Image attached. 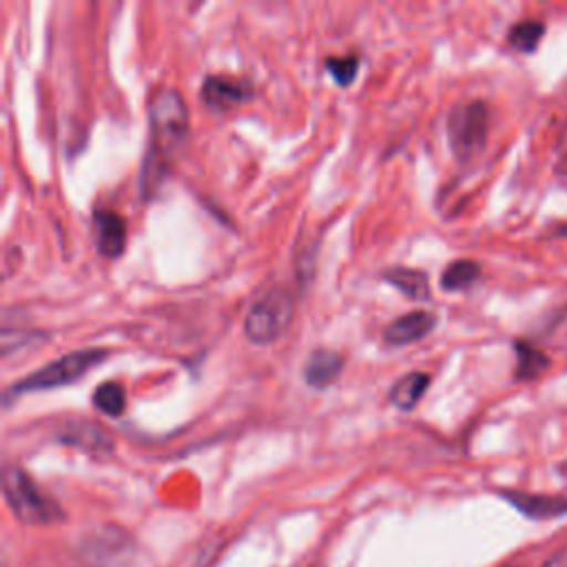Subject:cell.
Here are the masks:
<instances>
[{
	"instance_id": "obj_1",
	"label": "cell",
	"mask_w": 567,
	"mask_h": 567,
	"mask_svg": "<svg viewBox=\"0 0 567 567\" xmlns=\"http://www.w3.org/2000/svg\"><path fill=\"white\" fill-rule=\"evenodd\" d=\"M2 494L11 514L24 525H53L64 518L60 505L47 496L20 465L4 467Z\"/></svg>"
},
{
	"instance_id": "obj_2",
	"label": "cell",
	"mask_w": 567,
	"mask_h": 567,
	"mask_svg": "<svg viewBox=\"0 0 567 567\" xmlns=\"http://www.w3.org/2000/svg\"><path fill=\"white\" fill-rule=\"evenodd\" d=\"M106 357H109L106 350H100V348L66 352L60 359H53V361L44 363L42 368L33 370L29 377H24V379L16 381L13 385H9L7 392H4V401H9V396H18V394H24V392L53 390V388H62V385L75 383L78 379L84 377V372L95 368Z\"/></svg>"
},
{
	"instance_id": "obj_3",
	"label": "cell",
	"mask_w": 567,
	"mask_h": 567,
	"mask_svg": "<svg viewBox=\"0 0 567 567\" xmlns=\"http://www.w3.org/2000/svg\"><path fill=\"white\" fill-rule=\"evenodd\" d=\"M292 315H295L292 295L286 288L275 286L252 303V308L244 319V332L248 341L257 346L272 343L288 330Z\"/></svg>"
},
{
	"instance_id": "obj_4",
	"label": "cell",
	"mask_w": 567,
	"mask_h": 567,
	"mask_svg": "<svg viewBox=\"0 0 567 567\" xmlns=\"http://www.w3.org/2000/svg\"><path fill=\"white\" fill-rule=\"evenodd\" d=\"M151 151L164 155L175 148L188 131V109L177 89H159L148 102Z\"/></svg>"
},
{
	"instance_id": "obj_5",
	"label": "cell",
	"mask_w": 567,
	"mask_h": 567,
	"mask_svg": "<svg viewBox=\"0 0 567 567\" xmlns=\"http://www.w3.org/2000/svg\"><path fill=\"white\" fill-rule=\"evenodd\" d=\"M489 113L487 106L481 100H470L463 104H456L445 124L447 142L458 162L474 159L487 142V126Z\"/></svg>"
},
{
	"instance_id": "obj_6",
	"label": "cell",
	"mask_w": 567,
	"mask_h": 567,
	"mask_svg": "<svg viewBox=\"0 0 567 567\" xmlns=\"http://www.w3.org/2000/svg\"><path fill=\"white\" fill-rule=\"evenodd\" d=\"M58 439L71 447L86 452L93 458H106L113 454V436L93 421L73 419L62 425Z\"/></svg>"
},
{
	"instance_id": "obj_7",
	"label": "cell",
	"mask_w": 567,
	"mask_h": 567,
	"mask_svg": "<svg viewBox=\"0 0 567 567\" xmlns=\"http://www.w3.org/2000/svg\"><path fill=\"white\" fill-rule=\"evenodd\" d=\"M250 95L252 91L246 80L228 75H208L202 84V100L217 111H228L237 104H244L250 100Z\"/></svg>"
},
{
	"instance_id": "obj_8",
	"label": "cell",
	"mask_w": 567,
	"mask_h": 567,
	"mask_svg": "<svg viewBox=\"0 0 567 567\" xmlns=\"http://www.w3.org/2000/svg\"><path fill=\"white\" fill-rule=\"evenodd\" d=\"M436 328V315L427 310H410L396 317L383 332L390 346H408L427 337Z\"/></svg>"
},
{
	"instance_id": "obj_9",
	"label": "cell",
	"mask_w": 567,
	"mask_h": 567,
	"mask_svg": "<svg viewBox=\"0 0 567 567\" xmlns=\"http://www.w3.org/2000/svg\"><path fill=\"white\" fill-rule=\"evenodd\" d=\"M501 496L532 520H551L567 514V498L563 496L525 494V492H512V489L501 492Z\"/></svg>"
},
{
	"instance_id": "obj_10",
	"label": "cell",
	"mask_w": 567,
	"mask_h": 567,
	"mask_svg": "<svg viewBox=\"0 0 567 567\" xmlns=\"http://www.w3.org/2000/svg\"><path fill=\"white\" fill-rule=\"evenodd\" d=\"M93 230L97 250L104 257H120L126 246V224L113 210H97L93 215Z\"/></svg>"
},
{
	"instance_id": "obj_11",
	"label": "cell",
	"mask_w": 567,
	"mask_h": 567,
	"mask_svg": "<svg viewBox=\"0 0 567 567\" xmlns=\"http://www.w3.org/2000/svg\"><path fill=\"white\" fill-rule=\"evenodd\" d=\"M341 370H343V357L330 348H319L308 357L303 365V379L310 388L323 390L341 374Z\"/></svg>"
},
{
	"instance_id": "obj_12",
	"label": "cell",
	"mask_w": 567,
	"mask_h": 567,
	"mask_svg": "<svg viewBox=\"0 0 567 567\" xmlns=\"http://www.w3.org/2000/svg\"><path fill=\"white\" fill-rule=\"evenodd\" d=\"M427 385L430 377L425 372H408L401 379H396V383L390 388L388 399L399 410H412L425 394Z\"/></svg>"
},
{
	"instance_id": "obj_13",
	"label": "cell",
	"mask_w": 567,
	"mask_h": 567,
	"mask_svg": "<svg viewBox=\"0 0 567 567\" xmlns=\"http://www.w3.org/2000/svg\"><path fill=\"white\" fill-rule=\"evenodd\" d=\"M383 279L390 281L396 290H401L405 297L414 299V301H425L430 297V284H427V275L414 268H390L388 272H383Z\"/></svg>"
},
{
	"instance_id": "obj_14",
	"label": "cell",
	"mask_w": 567,
	"mask_h": 567,
	"mask_svg": "<svg viewBox=\"0 0 567 567\" xmlns=\"http://www.w3.org/2000/svg\"><path fill=\"white\" fill-rule=\"evenodd\" d=\"M514 350H516V370H514L516 379L532 381V379H538L549 368V357L534 343L516 341Z\"/></svg>"
},
{
	"instance_id": "obj_15",
	"label": "cell",
	"mask_w": 567,
	"mask_h": 567,
	"mask_svg": "<svg viewBox=\"0 0 567 567\" xmlns=\"http://www.w3.org/2000/svg\"><path fill=\"white\" fill-rule=\"evenodd\" d=\"M481 275V266L472 259H456L452 261L443 275H441V288L456 292V290H465L470 288Z\"/></svg>"
},
{
	"instance_id": "obj_16",
	"label": "cell",
	"mask_w": 567,
	"mask_h": 567,
	"mask_svg": "<svg viewBox=\"0 0 567 567\" xmlns=\"http://www.w3.org/2000/svg\"><path fill=\"white\" fill-rule=\"evenodd\" d=\"M545 33V24L540 20H520L516 22L509 33H507V40L509 44L520 51V53H532L536 51L540 38Z\"/></svg>"
},
{
	"instance_id": "obj_17",
	"label": "cell",
	"mask_w": 567,
	"mask_h": 567,
	"mask_svg": "<svg viewBox=\"0 0 567 567\" xmlns=\"http://www.w3.org/2000/svg\"><path fill=\"white\" fill-rule=\"evenodd\" d=\"M93 405L109 414V416H120L126 408V394H124V388L117 383V381H106V383H100L93 392Z\"/></svg>"
},
{
	"instance_id": "obj_18",
	"label": "cell",
	"mask_w": 567,
	"mask_h": 567,
	"mask_svg": "<svg viewBox=\"0 0 567 567\" xmlns=\"http://www.w3.org/2000/svg\"><path fill=\"white\" fill-rule=\"evenodd\" d=\"M326 69L339 86H350L359 71V55L352 53V55H343V58H328Z\"/></svg>"
},
{
	"instance_id": "obj_19",
	"label": "cell",
	"mask_w": 567,
	"mask_h": 567,
	"mask_svg": "<svg viewBox=\"0 0 567 567\" xmlns=\"http://www.w3.org/2000/svg\"><path fill=\"white\" fill-rule=\"evenodd\" d=\"M558 173L563 177H567V128L563 133V140H560V153H558Z\"/></svg>"
},
{
	"instance_id": "obj_20",
	"label": "cell",
	"mask_w": 567,
	"mask_h": 567,
	"mask_svg": "<svg viewBox=\"0 0 567 567\" xmlns=\"http://www.w3.org/2000/svg\"><path fill=\"white\" fill-rule=\"evenodd\" d=\"M543 567H567V554H558V556L549 558Z\"/></svg>"
},
{
	"instance_id": "obj_21",
	"label": "cell",
	"mask_w": 567,
	"mask_h": 567,
	"mask_svg": "<svg viewBox=\"0 0 567 567\" xmlns=\"http://www.w3.org/2000/svg\"><path fill=\"white\" fill-rule=\"evenodd\" d=\"M315 567H319V565H315Z\"/></svg>"
}]
</instances>
